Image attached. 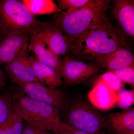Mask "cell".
I'll return each instance as SVG.
<instances>
[{
  "label": "cell",
  "mask_w": 134,
  "mask_h": 134,
  "mask_svg": "<svg viewBox=\"0 0 134 134\" xmlns=\"http://www.w3.org/2000/svg\"><path fill=\"white\" fill-rule=\"evenodd\" d=\"M88 98L95 107L103 110H109L116 106L119 100L117 92L110 90L98 79L89 92Z\"/></svg>",
  "instance_id": "cell-14"
},
{
  "label": "cell",
  "mask_w": 134,
  "mask_h": 134,
  "mask_svg": "<svg viewBox=\"0 0 134 134\" xmlns=\"http://www.w3.org/2000/svg\"><path fill=\"white\" fill-rule=\"evenodd\" d=\"M29 48L30 52H32L39 61L52 67L61 75V59L53 52L36 31L30 33Z\"/></svg>",
  "instance_id": "cell-11"
},
{
  "label": "cell",
  "mask_w": 134,
  "mask_h": 134,
  "mask_svg": "<svg viewBox=\"0 0 134 134\" xmlns=\"http://www.w3.org/2000/svg\"><path fill=\"white\" fill-rule=\"evenodd\" d=\"M30 60L34 75L39 82L53 88L62 85L61 76L55 69L41 62L35 56H30Z\"/></svg>",
  "instance_id": "cell-16"
},
{
  "label": "cell",
  "mask_w": 134,
  "mask_h": 134,
  "mask_svg": "<svg viewBox=\"0 0 134 134\" xmlns=\"http://www.w3.org/2000/svg\"><path fill=\"white\" fill-rule=\"evenodd\" d=\"M119 100L116 106L124 110L131 108L134 103V90H126L125 88L117 92Z\"/></svg>",
  "instance_id": "cell-21"
},
{
  "label": "cell",
  "mask_w": 134,
  "mask_h": 134,
  "mask_svg": "<svg viewBox=\"0 0 134 134\" xmlns=\"http://www.w3.org/2000/svg\"><path fill=\"white\" fill-rule=\"evenodd\" d=\"M34 15L58 14L62 11L52 0H22Z\"/></svg>",
  "instance_id": "cell-17"
},
{
  "label": "cell",
  "mask_w": 134,
  "mask_h": 134,
  "mask_svg": "<svg viewBox=\"0 0 134 134\" xmlns=\"http://www.w3.org/2000/svg\"><path fill=\"white\" fill-rule=\"evenodd\" d=\"M23 120L15 111L11 117L0 127V134H22Z\"/></svg>",
  "instance_id": "cell-19"
},
{
  "label": "cell",
  "mask_w": 134,
  "mask_h": 134,
  "mask_svg": "<svg viewBox=\"0 0 134 134\" xmlns=\"http://www.w3.org/2000/svg\"><path fill=\"white\" fill-rule=\"evenodd\" d=\"M107 123L114 134H134V107L110 114Z\"/></svg>",
  "instance_id": "cell-15"
},
{
  "label": "cell",
  "mask_w": 134,
  "mask_h": 134,
  "mask_svg": "<svg viewBox=\"0 0 134 134\" xmlns=\"http://www.w3.org/2000/svg\"><path fill=\"white\" fill-rule=\"evenodd\" d=\"M113 13L125 35L133 40L134 38V1H113Z\"/></svg>",
  "instance_id": "cell-12"
},
{
  "label": "cell",
  "mask_w": 134,
  "mask_h": 134,
  "mask_svg": "<svg viewBox=\"0 0 134 134\" xmlns=\"http://www.w3.org/2000/svg\"><path fill=\"white\" fill-rule=\"evenodd\" d=\"M15 111L14 94L7 91L0 93V127L8 120Z\"/></svg>",
  "instance_id": "cell-18"
},
{
  "label": "cell",
  "mask_w": 134,
  "mask_h": 134,
  "mask_svg": "<svg viewBox=\"0 0 134 134\" xmlns=\"http://www.w3.org/2000/svg\"><path fill=\"white\" fill-rule=\"evenodd\" d=\"M20 91L14 94V108L23 120L33 126L59 134L62 122L58 108L32 99Z\"/></svg>",
  "instance_id": "cell-3"
},
{
  "label": "cell",
  "mask_w": 134,
  "mask_h": 134,
  "mask_svg": "<svg viewBox=\"0 0 134 134\" xmlns=\"http://www.w3.org/2000/svg\"><path fill=\"white\" fill-rule=\"evenodd\" d=\"M36 32L53 52L59 58L73 51L75 47V44L67 41L51 23L42 22Z\"/></svg>",
  "instance_id": "cell-8"
},
{
  "label": "cell",
  "mask_w": 134,
  "mask_h": 134,
  "mask_svg": "<svg viewBox=\"0 0 134 134\" xmlns=\"http://www.w3.org/2000/svg\"><path fill=\"white\" fill-rule=\"evenodd\" d=\"M91 0H59L57 1L58 7L61 10L71 12L86 5Z\"/></svg>",
  "instance_id": "cell-22"
},
{
  "label": "cell",
  "mask_w": 134,
  "mask_h": 134,
  "mask_svg": "<svg viewBox=\"0 0 134 134\" xmlns=\"http://www.w3.org/2000/svg\"><path fill=\"white\" fill-rule=\"evenodd\" d=\"M97 79L103 82L109 89L114 92H117L125 88V83L110 71H107L100 75Z\"/></svg>",
  "instance_id": "cell-20"
},
{
  "label": "cell",
  "mask_w": 134,
  "mask_h": 134,
  "mask_svg": "<svg viewBox=\"0 0 134 134\" xmlns=\"http://www.w3.org/2000/svg\"><path fill=\"white\" fill-rule=\"evenodd\" d=\"M75 129L92 134H104L107 121L82 102H76L70 109L66 123Z\"/></svg>",
  "instance_id": "cell-5"
},
{
  "label": "cell",
  "mask_w": 134,
  "mask_h": 134,
  "mask_svg": "<svg viewBox=\"0 0 134 134\" xmlns=\"http://www.w3.org/2000/svg\"><path fill=\"white\" fill-rule=\"evenodd\" d=\"M127 37L107 17L75 43V47L72 52L85 59L94 60L118 48H129Z\"/></svg>",
  "instance_id": "cell-1"
},
{
  "label": "cell",
  "mask_w": 134,
  "mask_h": 134,
  "mask_svg": "<svg viewBox=\"0 0 134 134\" xmlns=\"http://www.w3.org/2000/svg\"><path fill=\"white\" fill-rule=\"evenodd\" d=\"M29 45L25 46L12 61L4 66L13 83L19 87L29 83L39 82L32 69Z\"/></svg>",
  "instance_id": "cell-6"
},
{
  "label": "cell",
  "mask_w": 134,
  "mask_h": 134,
  "mask_svg": "<svg viewBox=\"0 0 134 134\" xmlns=\"http://www.w3.org/2000/svg\"><path fill=\"white\" fill-rule=\"evenodd\" d=\"M124 83L134 85V66H129L120 69L111 70Z\"/></svg>",
  "instance_id": "cell-23"
},
{
  "label": "cell",
  "mask_w": 134,
  "mask_h": 134,
  "mask_svg": "<svg viewBox=\"0 0 134 134\" xmlns=\"http://www.w3.org/2000/svg\"><path fill=\"white\" fill-rule=\"evenodd\" d=\"M59 134H92L82 130L75 129L66 123H62L59 130Z\"/></svg>",
  "instance_id": "cell-24"
},
{
  "label": "cell",
  "mask_w": 134,
  "mask_h": 134,
  "mask_svg": "<svg viewBox=\"0 0 134 134\" xmlns=\"http://www.w3.org/2000/svg\"><path fill=\"white\" fill-rule=\"evenodd\" d=\"M30 33L19 31H10L0 41V64H7L15 58L29 44Z\"/></svg>",
  "instance_id": "cell-10"
},
{
  "label": "cell",
  "mask_w": 134,
  "mask_h": 134,
  "mask_svg": "<svg viewBox=\"0 0 134 134\" xmlns=\"http://www.w3.org/2000/svg\"><path fill=\"white\" fill-rule=\"evenodd\" d=\"M98 65L107 71L120 69L127 67L134 66L133 53L127 48L121 47L106 55L97 57Z\"/></svg>",
  "instance_id": "cell-13"
},
{
  "label": "cell",
  "mask_w": 134,
  "mask_h": 134,
  "mask_svg": "<svg viewBox=\"0 0 134 134\" xmlns=\"http://www.w3.org/2000/svg\"><path fill=\"white\" fill-rule=\"evenodd\" d=\"M19 88L23 93L30 98L58 109L64 101V94L61 91L46 86L39 82L29 83Z\"/></svg>",
  "instance_id": "cell-9"
},
{
  "label": "cell",
  "mask_w": 134,
  "mask_h": 134,
  "mask_svg": "<svg viewBox=\"0 0 134 134\" xmlns=\"http://www.w3.org/2000/svg\"><path fill=\"white\" fill-rule=\"evenodd\" d=\"M110 3L108 0H91L83 7L71 12L55 14L51 23L67 41L75 44L78 39L107 17Z\"/></svg>",
  "instance_id": "cell-2"
},
{
  "label": "cell",
  "mask_w": 134,
  "mask_h": 134,
  "mask_svg": "<svg viewBox=\"0 0 134 134\" xmlns=\"http://www.w3.org/2000/svg\"><path fill=\"white\" fill-rule=\"evenodd\" d=\"M6 82V76L0 68V88L5 86Z\"/></svg>",
  "instance_id": "cell-26"
},
{
  "label": "cell",
  "mask_w": 134,
  "mask_h": 134,
  "mask_svg": "<svg viewBox=\"0 0 134 134\" xmlns=\"http://www.w3.org/2000/svg\"><path fill=\"white\" fill-rule=\"evenodd\" d=\"M61 76L66 86H74L86 81L99 71L100 67L65 57L61 60Z\"/></svg>",
  "instance_id": "cell-7"
},
{
  "label": "cell",
  "mask_w": 134,
  "mask_h": 134,
  "mask_svg": "<svg viewBox=\"0 0 134 134\" xmlns=\"http://www.w3.org/2000/svg\"><path fill=\"white\" fill-rule=\"evenodd\" d=\"M22 134H52L49 132L27 124L24 125Z\"/></svg>",
  "instance_id": "cell-25"
},
{
  "label": "cell",
  "mask_w": 134,
  "mask_h": 134,
  "mask_svg": "<svg viewBox=\"0 0 134 134\" xmlns=\"http://www.w3.org/2000/svg\"><path fill=\"white\" fill-rule=\"evenodd\" d=\"M42 22L32 14L22 1L0 0V23L7 34L13 31L27 33L37 31Z\"/></svg>",
  "instance_id": "cell-4"
},
{
  "label": "cell",
  "mask_w": 134,
  "mask_h": 134,
  "mask_svg": "<svg viewBox=\"0 0 134 134\" xmlns=\"http://www.w3.org/2000/svg\"><path fill=\"white\" fill-rule=\"evenodd\" d=\"M7 35V34L0 23V41H1Z\"/></svg>",
  "instance_id": "cell-27"
}]
</instances>
